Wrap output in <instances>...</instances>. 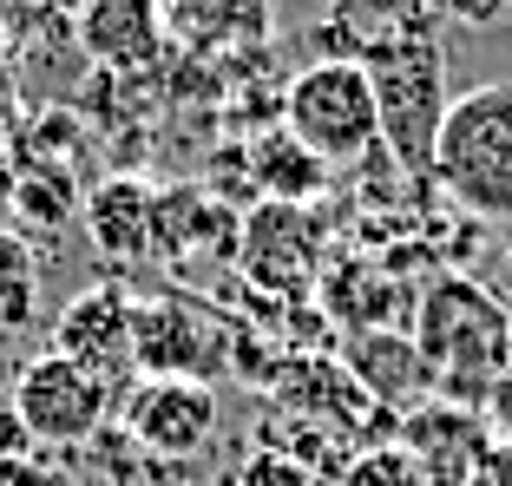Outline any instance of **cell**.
Returning a JSON list of instances; mask_svg holds the SVG:
<instances>
[{"label": "cell", "instance_id": "1", "mask_svg": "<svg viewBox=\"0 0 512 486\" xmlns=\"http://www.w3.org/2000/svg\"><path fill=\"white\" fill-rule=\"evenodd\" d=\"M414 342L434 362L440 401H460V408L486 414L499 375H512V309L473 276L447 270L414 296Z\"/></svg>", "mask_w": 512, "mask_h": 486}, {"label": "cell", "instance_id": "2", "mask_svg": "<svg viewBox=\"0 0 512 486\" xmlns=\"http://www.w3.org/2000/svg\"><path fill=\"white\" fill-rule=\"evenodd\" d=\"M427 178L467 217L512 224V86L506 79H486V86L460 92L447 106Z\"/></svg>", "mask_w": 512, "mask_h": 486}, {"label": "cell", "instance_id": "3", "mask_svg": "<svg viewBox=\"0 0 512 486\" xmlns=\"http://www.w3.org/2000/svg\"><path fill=\"white\" fill-rule=\"evenodd\" d=\"M283 132L302 138L322 165H355L381 152L375 79L355 60H309L283 92Z\"/></svg>", "mask_w": 512, "mask_h": 486}, {"label": "cell", "instance_id": "4", "mask_svg": "<svg viewBox=\"0 0 512 486\" xmlns=\"http://www.w3.org/2000/svg\"><path fill=\"white\" fill-rule=\"evenodd\" d=\"M14 414L33 427L40 447H86L99 441V427L112 414V388L99 375H86L79 362L46 349L14 375Z\"/></svg>", "mask_w": 512, "mask_h": 486}, {"label": "cell", "instance_id": "5", "mask_svg": "<svg viewBox=\"0 0 512 486\" xmlns=\"http://www.w3.org/2000/svg\"><path fill=\"white\" fill-rule=\"evenodd\" d=\"M230 368V329L197 296L138 303V375L151 381H211Z\"/></svg>", "mask_w": 512, "mask_h": 486}, {"label": "cell", "instance_id": "6", "mask_svg": "<svg viewBox=\"0 0 512 486\" xmlns=\"http://www.w3.org/2000/svg\"><path fill=\"white\" fill-rule=\"evenodd\" d=\"M53 355L79 362L86 375H99L106 388H119L125 375H138V303L119 283H92L53 316Z\"/></svg>", "mask_w": 512, "mask_h": 486}, {"label": "cell", "instance_id": "7", "mask_svg": "<svg viewBox=\"0 0 512 486\" xmlns=\"http://www.w3.org/2000/svg\"><path fill=\"white\" fill-rule=\"evenodd\" d=\"M237 263L250 283L276 289V296H302V289L322 276V224L309 204H256L243 217L237 237Z\"/></svg>", "mask_w": 512, "mask_h": 486}, {"label": "cell", "instance_id": "8", "mask_svg": "<svg viewBox=\"0 0 512 486\" xmlns=\"http://www.w3.org/2000/svg\"><path fill=\"white\" fill-rule=\"evenodd\" d=\"M401 454L427 473V486H473L493 454V427L480 408H460V401H421L407 408L401 421Z\"/></svg>", "mask_w": 512, "mask_h": 486}, {"label": "cell", "instance_id": "9", "mask_svg": "<svg viewBox=\"0 0 512 486\" xmlns=\"http://www.w3.org/2000/svg\"><path fill=\"white\" fill-rule=\"evenodd\" d=\"M125 434L158 460H191L197 447L217 434V395L211 381H151L125 395Z\"/></svg>", "mask_w": 512, "mask_h": 486}, {"label": "cell", "instance_id": "10", "mask_svg": "<svg viewBox=\"0 0 512 486\" xmlns=\"http://www.w3.org/2000/svg\"><path fill=\"white\" fill-rule=\"evenodd\" d=\"M79 217H86L92 250L106 263H119V270H138V263L158 257V191L151 184H138V178L92 184V198L79 204Z\"/></svg>", "mask_w": 512, "mask_h": 486}, {"label": "cell", "instance_id": "11", "mask_svg": "<svg viewBox=\"0 0 512 486\" xmlns=\"http://www.w3.org/2000/svg\"><path fill=\"white\" fill-rule=\"evenodd\" d=\"M348 375L368 388V401L375 408H421V401L440 395L434 381V362L421 355V342L407 329H362L355 342H348Z\"/></svg>", "mask_w": 512, "mask_h": 486}, {"label": "cell", "instance_id": "12", "mask_svg": "<svg viewBox=\"0 0 512 486\" xmlns=\"http://www.w3.org/2000/svg\"><path fill=\"white\" fill-rule=\"evenodd\" d=\"M243 224L204 191H165L158 198V263H211V257H237Z\"/></svg>", "mask_w": 512, "mask_h": 486}, {"label": "cell", "instance_id": "13", "mask_svg": "<svg viewBox=\"0 0 512 486\" xmlns=\"http://www.w3.org/2000/svg\"><path fill=\"white\" fill-rule=\"evenodd\" d=\"M79 40H86L92 60L138 66L158 53V7L151 0H92L86 20H79Z\"/></svg>", "mask_w": 512, "mask_h": 486}, {"label": "cell", "instance_id": "14", "mask_svg": "<svg viewBox=\"0 0 512 486\" xmlns=\"http://www.w3.org/2000/svg\"><path fill=\"white\" fill-rule=\"evenodd\" d=\"M250 165H256V184H263L270 204H309V198H322V184H329V165H322L302 138H289V132L256 138Z\"/></svg>", "mask_w": 512, "mask_h": 486}, {"label": "cell", "instance_id": "15", "mask_svg": "<svg viewBox=\"0 0 512 486\" xmlns=\"http://www.w3.org/2000/svg\"><path fill=\"white\" fill-rule=\"evenodd\" d=\"M7 211H14L20 230H66L79 211V191L60 165H27L7 184Z\"/></svg>", "mask_w": 512, "mask_h": 486}, {"label": "cell", "instance_id": "16", "mask_svg": "<svg viewBox=\"0 0 512 486\" xmlns=\"http://www.w3.org/2000/svg\"><path fill=\"white\" fill-rule=\"evenodd\" d=\"M40 322V257L14 224H0V335Z\"/></svg>", "mask_w": 512, "mask_h": 486}, {"label": "cell", "instance_id": "17", "mask_svg": "<svg viewBox=\"0 0 512 486\" xmlns=\"http://www.w3.org/2000/svg\"><path fill=\"white\" fill-rule=\"evenodd\" d=\"M329 303H335V316L355 322V335H362V329H394V322H401L394 303H407V289H394L388 276H375V270L355 263V270H342L329 283Z\"/></svg>", "mask_w": 512, "mask_h": 486}, {"label": "cell", "instance_id": "18", "mask_svg": "<svg viewBox=\"0 0 512 486\" xmlns=\"http://www.w3.org/2000/svg\"><path fill=\"white\" fill-rule=\"evenodd\" d=\"M342 486H427V473L401 454V447H381V454H362L348 467Z\"/></svg>", "mask_w": 512, "mask_h": 486}, {"label": "cell", "instance_id": "19", "mask_svg": "<svg viewBox=\"0 0 512 486\" xmlns=\"http://www.w3.org/2000/svg\"><path fill=\"white\" fill-rule=\"evenodd\" d=\"M440 20H453V27H499V20H512V0H434Z\"/></svg>", "mask_w": 512, "mask_h": 486}, {"label": "cell", "instance_id": "20", "mask_svg": "<svg viewBox=\"0 0 512 486\" xmlns=\"http://www.w3.org/2000/svg\"><path fill=\"white\" fill-rule=\"evenodd\" d=\"M237 486H309V467H296V460H283V454H256L250 467L237 473Z\"/></svg>", "mask_w": 512, "mask_h": 486}, {"label": "cell", "instance_id": "21", "mask_svg": "<svg viewBox=\"0 0 512 486\" xmlns=\"http://www.w3.org/2000/svg\"><path fill=\"white\" fill-rule=\"evenodd\" d=\"M40 454V441H33V427L20 421L14 408H0V460H33Z\"/></svg>", "mask_w": 512, "mask_h": 486}, {"label": "cell", "instance_id": "22", "mask_svg": "<svg viewBox=\"0 0 512 486\" xmlns=\"http://www.w3.org/2000/svg\"><path fill=\"white\" fill-rule=\"evenodd\" d=\"M486 427L512 441V375H499V388L486 395Z\"/></svg>", "mask_w": 512, "mask_h": 486}, {"label": "cell", "instance_id": "23", "mask_svg": "<svg viewBox=\"0 0 512 486\" xmlns=\"http://www.w3.org/2000/svg\"><path fill=\"white\" fill-rule=\"evenodd\" d=\"M486 480L512 486V441H493V454H486Z\"/></svg>", "mask_w": 512, "mask_h": 486}, {"label": "cell", "instance_id": "24", "mask_svg": "<svg viewBox=\"0 0 512 486\" xmlns=\"http://www.w3.org/2000/svg\"><path fill=\"white\" fill-rule=\"evenodd\" d=\"M7 99H14V79H7V53H0V125H7Z\"/></svg>", "mask_w": 512, "mask_h": 486}]
</instances>
